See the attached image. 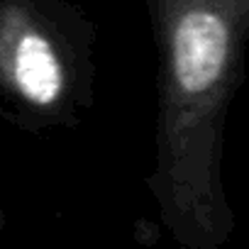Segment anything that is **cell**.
I'll return each instance as SVG.
<instances>
[{
  "mask_svg": "<svg viewBox=\"0 0 249 249\" xmlns=\"http://www.w3.org/2000/svg\"><path fill=\"white\" fill-rule=\"evenodd\" d=\"M159 52L152 196L183 249H220L234 230L220 178L230 103L242 81L249 0H144Z\"/></svg>",
  "mask_w": 249,
  "mask_h": 249,
  "instance_id": "obj_1",
  "label": "cell"
},
{
  "mask_svg": "<svg viewBox=\"0 0 249 249\" xmlns=\"http://www.w3.org/2000/svg\"><path fill=\"white\" fill-rule=\"evenodd\" d=\"M93 39L69 0H0V88L32 115H66L88 95Z\"/></svg>",
  "mask_w": 249,
  "mask_h": 249,
  "instance_id": "obj_2",
  "label": "cell"
},
{
  "mask_svg": "<svg viewBox=\"0 0 249 249\" xmlns=\"http://www.w3.org/2000/svg\"><path fill=\"white\" fill-rule=\"evenodd\" d=\"M0 222H3V215H0Z\"/></svg>",
  "mask_w": 249,
  "mask_h": 249,
  "instance_id": "obj_3",
  "label": "cell"
}]
</instances>
